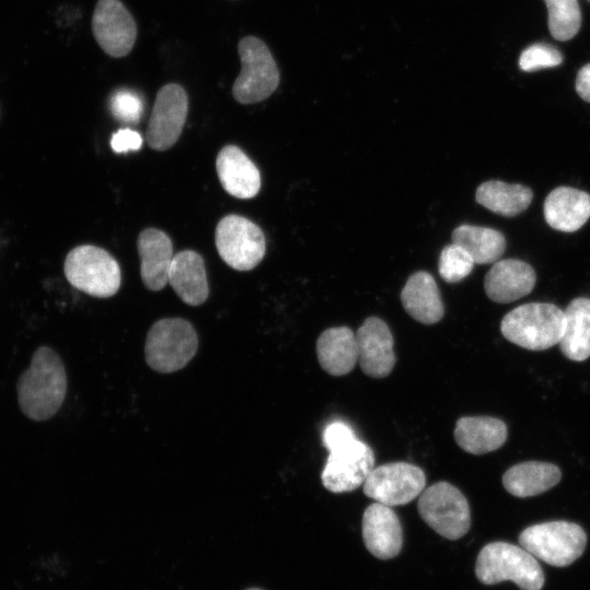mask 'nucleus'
Segmentation results:
<instances>
[{"label": "nucleus", "instance_id": "c85d7f7f", "mask_svg": "<svg viewBox=\"0 0 590 590\" xmlns=\"http://www.w3.org/2000/svg\"><path fill=\"white\" fill-rule=\"evenodd\" d=\"M471 256L459 245L451 243L440 252L438 271L448 283H457L468 276L474 266Z\"/></svg>", "mask_w": 590, "mask_h": 590}, {"label": "nucleus", "instance_id": "1a4fd4ad", "mask_svg": "<svg viewBox=\"0 0 590 590\" xmlns=\"http://www.w3.org/2000/svg\"><path fill=\"white\" fill-rule=\"evenodd\" d=\"M215 246L220 257L231 268L249 271L266 253V237L250 220L229 214L220 220L215 228Z\"/></svg>", "mask_w": 590, "mask_h": 590}, {"label": "nucleus", "instance_id": "f257e3e1", "mask_svg": "<svg viewBox=\"0 0 590 590\" xmlns=\"http://www.w3.org/2000/svg\"><path fill=\"white\" fill-rule=\"evenodd\" d=\"M67 389V371L60 355L50 346H39L17 379L19 408L32 421L50 420L60 410Z\"/></svg>", "mask_w": 590, "mask_h": 590}, {"label": "nucleus", "instance_id": "c756f323", "mask_svg": "<svg viewBox=\"0 0 590 590\" xmlns=\"http://www.w3.org/2000/svg\"><path fill=\"white\" fill-rule=\"evenodd\" d=\"M562 62L563 56L559 50L547 44H533L526 48L519 57V67L526 72L556 67Z\"/></svg>", "mask_w": 590, "mask_h": 590}, {"label": "nucleus", "instance_id": "393cba45", "mask_svg": "<svg viewBox=\"0 0 590 590\" xmlns=\"http://www.w3.org/2000/svg\"><path fill=\"white\" fill-rule=\"evenodd\" d=\"M565 326L559 341L562 353L571 361L590 357V298L573 299L565 311Z\"/></svg>", "mask_w": 590, "mask_h": 590}, {"label": "nucleus", "instance_id": "5701e85b", "mask_svg": "<svg viewBox=\"0 0 590 590\" xmlns=\"http://www.w3.org/2000/svg\"><path fill=\"white\" fill-rule=\"evenodd\" d=\"M316 352L326 373L332 376L346 375L357 362L355 333L344 326L326 329L317 340Z\"/></svg>", "mask_w": 590, "mask_h": 590}, {"label": "nucleus", "instance_id": "9d476101", "mask_svg": "<svg viewBox=\"0 0 590 590\" xmlns=\"http://www.w3.org/2000/svg\"><path fill=\"white\" fill-rule=\"evenodd\" d=\"M329 450L321 472L323 486L332 493L352 492L364 484L375 468L373 449L356 438H349Z\"/></svg>", "mask_w": 590, "mask_h": 590}, {"label": "nucleus", "instance_id": "6e6552de", "mask_svg": "<svg viewBox=\"0 0 590 590\" xmlns=\"http://www.w3.org/2000/svg\"><path fill=\"white\" fill-rule=\"evenodd\" d=\"M417 510L421 518L446 539L458 540L470 529L468 500L448 482H437L425 488L420 495Z\"/></svg>", "mask_w": 590, "mask_h": 590}, {"label": "nucleus", "instance_id": "9b49d317", "mask_svg": "<svg viewBox=\"0 0 590 590\" xmlns=\"http://www.w3.org/2000/svg\"><path fill=\"white\" fill-rule=\"evenodd\" d=\"M424 471L409 462H391L371 470L363 484L366 496L389 507L405 505L421 495Z\"/></svg>", "mask_w": 590, "mask_h": 590}, {"label": "nucleus", "instance_id": "39448f33", "mask_svg": "<svg viewBox=\"0 0 590 590\" xmlns=\"http://www.w3.org/2000/svg\"><path fill=\"white\" fill-rule=\"evenodd\" d=\"M63 271L68 282L91 296L107 298L115 295L121 283L117 260L105 249L81 245L69 251Z\"/></svg>", "mask_w": 590, "mask_h": 590}, {"label": "nucleus", "instance_id": "ddd939ff", "mask_svg": "<svg viewBox=\"0 0 590 590\" xmlns=\"http://www.w3.org/2000/svg\"><path fill=\"white\" fill-rule=\"evenodd\" d=\"M92 32L98 46L113 58L127 56L137 39V24L120 0H98L92 15Z\"/></svg>", "mask_w": 590, "mask_h": 590}, {"label": "nucleus", "instance_id": "20e7f679", "mask_svg": "<svg viewBox=\"0 0 590 590\" xmlns=\"http://www.w3.org/2000/svg\"><path fill=\"white\" fill-rule=\"evenodd\" d=\"M198 334L191 322L172 317L155 321L144 344L145 362L151 369L170 374L182 369L198 351Z\"/></svg>", "mask_w": 590, "mask_h": 590}, {"label": "nucleus", "instance_id": "412c9836", "mask_svg": "<svg viewBox=\"0 0 590 590\" xmlns=\"http://www.w3.org/2000/svg\"><path fill=\"white\" fill-rule=\"evenodd\" d=\"M404 310L424 324L438 322L444 316V305L434 278L425 271L413 273L401 292Z\"/></svg>", "mask_w": 590, "mask_h": 590}, {"label": "nucleus", "instance_id": "f3484780", "mask_svg": "<svg viewBox=\"0 0 590 590\" xmlns=\"http://www.w3.org/2000/svg\"><path fill=\"white\" fill-rule=\"evenodd\" d=\"M215 165L220 182L227 193L238 199L257 196L261 186L260 173L241 149L223 146Z\"/></svg>", "mask_w": 590, "mask_h": 590}, {"label": "nucleus", "instance_id": "4468645a", "mask_svg": "<svg viewBox=\"0 0 590 590\" xmlns=\"http://www.w3.org/2000/svg\"><path fill=\"white\" fill-rule=\"evenodd\" d=\"M357 362L369 377L388 376L396 364L393 337L387 323L378 317H368L357 329Z\"/></svg>", "mask_w": 590, "mask_h": 590}, {"label": "nucleus", "instance_id": "423d86ee", "mask_svg": "<svg viewBox=\"0 0 590 590\" xmlns=\"http://www.w3.org/2000/svg\"><path fill=\"white\" fill-rule=\"evenodd\" d=\"M240 72L232 93L240 104H255L268 98L279 86L280 73L275 60L263 40L245 36L238 42Z\"/></svg>", "mask_w": 590, "mask_h": 590}, {"label": "nucleus", "instance_id": "dca6fc26", "mask_svg": "<svg viewBox=\"0 0 590 590\" xmlns=\"http://www.w3.org/2000/svg\"><path fill=\"white\" fill-rule=\"evenodd\" d=\"M536 281L534 269L519 259L496 261L484 279L486 295L495 303L517 300L533 290Z\"/></svg>", "mask_w": 590, "mask_h": 590}, {"label": "nucleus", "instance_id": "6ab92c4d", "mask_svg": "<svg viewBox=\"0 0 590 590\" xmlns=\"http://www.w3.org/2000/svg\"><path fill=\"white\" fill-rule=\"evenodd\" d=\"M543 214L552 228L576 232L590 219V194L573 187H557L545 198Z\"/></svg>", "mask_w": 590, "mask_h": 590}, {"label": "nucleus", "instance_id": "7c9ffc66", "mask_svg": "<svg viewBox=\"0 0 590 590\" xmlns=\"http://www.w3.org/2000/svg\"><path fill=\"white\" fill-rule=\"evenodd\" d=\"M113 116L126 123H137L143 111L142 99L132 91L117 90L109 99Z\"/></svg>", "mask_w": 590, "mask_h": 590}, {"label": "nucleus", "instance_id": "a211bd4d", "mask_svg": "<svg viewBox=\"0 0 590 590\" xmlns=\"http://www.w3.org/2000/svg\"><path fill=\"white\" fill-rule=\"evenodd\" d=\"M137 247L143 284L150 291H161L168 283V272L174 258L170 238L157 228H145L138 236Z\"/></svg>", "mask_w": 590, "mask_h": 590}, {"label": "nucleus", "instance_id": "a878e982", "mask_svg": "<svg viewBox=\"0 0 590 590\" xmlns=\"http://www.w3.org/2000/svg\"><path fill=\"white\" fill-rule=\"evenodd\" d=\"M477 203L489 211L506 217L523 212L533 199L531 188L521 184H507L500 180L484 181L475 192Z\"/></svg>", "mask_w": 590, "mask_h": 590}, {"label": "nucleus", "instance_id": "7ed1b4c3", "mask_svg": "<svg viewBox=\"0 0 590 590\" xmlns=\"http://www.w3.org/2000/svg\"><path fill=\"white\" fill-rule=\"evenodd\" d=\"M564 326L565 315L559 307L550 303H529L505 315L500 331L518 346L543 351L559 343Z\"/></svg>", "mask_w": 590, "mask_h": 590}, {"label": "nucleus", "instance_id": "0eeeda50", "mask_svg": "<svg viewBox=\"0 0 590 590\" xmlns=\"http://www.w3.org/2000/svg\"><path fill=\"white\" fill-rule=\"evenodd\" d=\"M519 543L535 558L565 567L583 554L587 534L577 523L556 520L526 528L519 535Z\"/></svg>", "mask_w": 590, "mask_h": 590}, {"label": "nucleus", "instance_id": "cd10ccee", "mask_svg": "<svg viewBox=\"0 0 590 590\" xmlns=\"http://www.w3.org/2000/svg\"><path fill=\"white\" fill-rule=\"evenodd\" d=\"M547 11V25L551 35L557 40L573 38L581 26V12L577 0H544Z\"/></svg>", "mask_w": 590, "mask_h": 590}, {"label": "nucleus", "instance_id": "2eb2a0df", "mask_svg": "<svg viewBox=\"0 0 590 590\" xmlns=\"http://www.w3.org/2000/svg\"><path fill=\"white\" fill-rule=\"evenodd\" d=\"M362 535L369 553L380 559L397 556L403 543V531L397 514L391 507L377 502L363 514Z\"/></svg>", "mask_w": 590, "mask_h": 590}, {"label": "nucleus", "instance_id": "f03ea898", "mask_svg": "<svg viewBox=\"0 0 590 590\" xmlns=\"http://www.w3.org/2000/svg\"><path fill=\"white\" fill-rule=\"evenodd\" d=\"M475 575L484 585L512 581L521 590H541L544 573L538 559L521 545L492 542L480 551Z\"/></svg>", "mask_w": 590, "mask_h": 590}, {"label": "nucleus", "instance_id": "b1692460", "mask_svg": "<svg viewBox=\"0 0 590 590\" xmlns=\"http://www.w3.org/2000/svg\"><path fill=\"white\" fill-rule=\"evenodd\" d=\"M562 477L559 468L541 461H528L509 468L503 476V485L517 497L542 494L555 486Z\"/></svg>", "mask_w": 590, "mask_h": 590}, {"label": "nucleus", "instance_id": "bb28decb", "mask_svg": "<svg viewBox=\"0 0 590 590\" xmlns=\"http://www.w3.org/2000/svg\"><path fill=\"white\" fill-rule=\"evenodd\" d=\"M451 239L477 264L495 263L506 249L504 235L499 231L484 226L460 225L452 232Z\"/></svg>", "mask_w": 590, "mask_h": 590}, {"label": "nucleus", "instance_id": "aec40b11", "mask_svg": "<svg viewBox=\"0 0 590 590\" xmlns=\"http://www.w3.org/2000/svg\"><path fill=\"white\" fill-rule=\"evenodd\" d=\"M168 283L184 303L190 306L203 304L209 296V285L201 255L193 250L175 253Z\"/></svg>", "mask_w": 590, "mask_h": 590}, {"label": "nucleus", "instance_id": "473e14b6", "mask_svg": "<svg viewBox=\"0 0 590 590\" xmlns=\"http://www.w3.org/2000/svg\"><path fill=\"white\" fill-rule=\"evenodd\" d=\"M576 92L586 102L590 103V63L583 66L576 78Z\"/></svg>", "mask_w": 590, "mask_h": 590}, {"label": "nucleus", "instance_id": "2f4dec72", "mask_svg": "<svg viewBox=\"0 0 590 590\" xmlns=\"http://www.w3.org/2000/svg\"><path fill=\"white\" fill-rule=\"evenodd\" d=\"M110 145L116 153L138 151L142 145V137L131 129H120L111 135Z\"/></svg>", "mask_w": 590, "mask_h": 590}, {"label": "nucleus", "instance_id": "f8f14e48", "mask_svg": "<svg viewBox=\"0 0 590 590\" xmlns=\"http://www.w3.org/2000/svg\"><path fill=\"white\" fill-rule=\"evenodd\" d=\"M188 115V96L177 83L163 85L155 97L145 140L156 151L170 149L179 139Z\"/></svg>", "mask_w": 590, "mask_h": 590}, {"label": "nucleus", "instance_id": "72a5a7b5", "mask_svg": "<svg viewBox=\"0 0 590 590\" xmlns=\"http://www.w3.org/2000/svg\"><path fill=\"white\" fill-rule=\"evenodd\" d=\"M247 590H261V589H257V588H250V589H247Z\"/></svg>", "mask_w": 590, "mask_h": 590}, {"label": "nucleus", "instance_id": "4be33fe9", "mask_svg": "<svg viewBox=\"0 0 590 590\" xmlns=\"http://www.w3.org/2000/svg\"><path fill=\"white\" fill-rule=\"evenodd\" d=\"M453 436L457 445L464 451L483 455L505 444L507 426L492 416H464L457 421Z\"/></svg>", "mask_w": 590, "mask_h": 590}]
</instances>
